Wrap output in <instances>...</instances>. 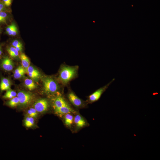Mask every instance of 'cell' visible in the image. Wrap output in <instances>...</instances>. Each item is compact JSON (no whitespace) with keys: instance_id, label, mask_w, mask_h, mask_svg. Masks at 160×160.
<instances>
[{"instance_id":"6da1fadb","label":"cell","mask_w":160,"mask_h":160,"mask_svg":"<svg viewBox=\"0 0 160 160\" xmlns=\"http://www.w3.org/2000/svg\"><path fill=\"white\" fill-rule=\"evenodd\" d=\"M77 71L75 67L63 66L60 70L59 78L63 83L66 84L75 77Z\"/></svg>"},{"instance_id":"7a4b0ae2","label":"cell","mask_w":160,"mask_h":160,"mask_svg":"<svg viewBox=\"0 0 160 160\" xmlns=\"http://www.w3.org/2000/svg\"><path fill=\"white\" fill-rule=\"evenodd\" d=\"M44 90L47 94L54 93L58 90L59 87L56 81L52 78L46 77L42 79Z\"/></svg>"},{"instance_id":"3957f363","label":"cell","mask_w":160,"mask_h":160,"mask_svg":"<svg viewBox=\"0 0 160 160\" xmlns=\"http://www.w3.org/2000/svg\"><path fill=\"white\" fill-rule=\"evenodd\" d=\"M115 79L113 78L107 84L97 89L90 95L88 97L89 102L93 103L98 101L103 94L105 91L112 82L115 80Z\"/></svg>"},{"instance_id":"277c9868","label":"cell","mask_w":160,"mask_h":160,"mask_svg":"<svg viewBox=\"0 0 160 160\" xmlns=\"http://www.w3.org/2000/svg\"><path fill=\"white\" fill-rule=\"evenodd\" d=\"M19 101V104L25 106L30 104L33 99V96L31 93L24 91H20L17 95Z\"/></svg>"},{"instance_id":"5b68a950","label":"cell","mask_w":160,"mask_h":160,"mask_svg":"<svg viewBox=\"0 0 160 160\" xmlns=\"http://www.w3.org/2000/svg\"><path fill=\"white\" fill-rule=\"evenodd\" d=\"M49 107L48 100L44 98L37 100L34 105V108L37 112H44L47 110Z\"/></svg>"},{"instance_id":"8992f818","label":"cell","mask_w":160,"mask_h":160,"mask_svg":"<svg viewBox=\"0 0 160 160\" xmlns=\"http://www.w3.org/2000/svg\"><path fill=\"white\" fill-rule=\"evenodd\" d=\"M1 68L6 71H11L14 68V64L12 60L7 57L3 58L0 63Z\"/></svg>"},{"instance_id":"52a82bcc","label":"cell","mask_w":160,"mask_h":160,"mask_svg":"<svg viewBox=\"0 0 160 160\" xmlns=\"http://www.w3.org/2000/svg\"><path fill=\"white\" fill-rule=\"evenodd\" d=\"M68 97L71 103L75 106L79 107L82 105V101L73 92H70L68 93Z\"/></svg>"},{"instance_id":"ba28073f","label":"cell","mask_w":160,"mask_h":160,"mask_svg":"<svg viewBox=\"0 0 160 160\" xmlns=\"http://www.w3.org/2000/svg\"><path fill=\"white\" fill-rule=\"evenodd\" d=\"M55 110L56 113L60 116L64 115L67 113H73L74 112V111L68 105L63 106Z\"/></svg>"},{"instance_id":"9c48e42d","label":"cell","mask_w":160,"mask_h":160,"mask_svg":"<svg viewBox=\"0 0 160 160\" xmlns=\"http://www.w3.org/2000/svg\"><path fill=\"white\" fill-rule=\"evenodd\" d=\"M53 105L55 110L68 104L63 97L58 96L55 99Z\"/></svg>"},{"instance_id":"30bf717a","label":"cell","mask_w":160,"mask_h":160,"mask_svg":"<svg viewBox=\"0 0 160 160\" xmlns=\"http://www.w3.org/2000/svg\"><path fill=\"white\" fill-rule=\"evenodd\" d=\"M11 86V82L9 79L4 77L1 78L0 83L1 91H7L10 89Z\"/></svg>"},{"instance_id":"8fae6325","label":"cell","mask_w":160,"mask_h":160,"mask_svg":"<svg viewBox=\"0 0 160 160\" xmlns=\"http://www.w3.org/2000/svg\"><path fill=\"white\" fill-rule=\"evenodd\" d=\"M73 121L76 127L78 128H82L86 124L85 119L79 114H77L75 116Z\"/></svg>"},{"instance_id":"7c38bea8","label":"cell","mask_w":160,"mask_h":160,"mask_svg":"<svg viewBox=\"0 0 160 160\" xmlns=\"http://www.w3.org/2000/svg\"><path fill=\"white\" fill-rule=\"evenodd\" d=\"M22 66L25 69L26 72L28 67L30 66V62L29 58L24 53H22L20 56Z\"/></svg>"},{"instance_id":"4fadbf2b","label":"cell","mask_w":160,"mask_h":160,"mask_svg":"<svg viewBox=\"0 0 160 160\" xmlns=\"http://www.w3.org/2000/svg\"><path fill=\"white\" fill-rule=\"evenodd\" d=\"M26 73L23 67L21 65L18 66L15 71L14 76L16 79H19L21 78Z\"/></svg>"},{"instance_id":"5bb4252c","label":"cell","mask_w":160,"mask_h":160,"mask_svg":"<svg viewBox=\"0 0 160 160\" xmlns=\"http://www.w3.org/2000/svg\"><path fill=\"white\" fill-rule=\"evenodd\" d=\"M24 82L25 87L30 90H33L37 87L36 84L31 79L26 78Z\"/></svg>"},{"instance_id":"9a60e30c","label":"cell","mask_w":160,"mask_h":160,"mask_svg":"<svg viewBox=\"0 0 160 160\" xmlns=\"http://www.w3.org/2000/svg\"><path fill=\"white\" fill-rule=\"evenodd\" d=\"M71 113H67L64 115L65 124L68 127L71 126L73 121L74 118Z\"/></svg>"},{"instance_id":"2e32d148","label":"cell","mask_w":160,"mask_h":160,"mask_svg":"<svg viewBox=\"0 0 160 160\" xmlns=\"http://www.w3.org/2000/svg\"><path fill=\"white\" fill-rule=\"evenodd\" d=\"M7 51L10 56L13 58H16L19 56V52L14 47H10L7 49Z\"/></svg>"},{"instance_id":"e0dca14e","label":"cell","mask_w":160,"mask_h":160,"mask_svg":"<svg viewBox=\"0 0 160 160\" xmlns=\"http://www.w3.org/2000/svg\"><path fill=\"white\" fill-rule=\"evenodd\" d=\"M16 92L9 89L7 90L2 97L4 99H11L16 97L17 95Z\"/></svg>"},{"instance_id":"ac0fdd59","label":"cell","mask_w":160,"mask_h":160,"mask_svg":"<svg viewBox=\"0 0 160 160\" xmlns=\"http://www.w3.org/2000/svg\"><path fill=\"white\" fill-rule=\"evenodd\" d=\"M19 104V101L17 97H15L11 99L6 103L7 105L12 107L16 106Z\"/></svg>"},{"instance_id":"d6986e66","label":"cell","mask_w":160,"mask_h":160,"mask_svg":"<svg viewBox=\"0 0 160 160\" xmlns=\"http://www.w3.org/2000/svg\"><path fill=\"white\" fill-rule=\"evenodd\" d=\"M26 73L37 75L40 76V74L39 71L33 66H30L28 67Z\"/></svg>"},{"instance_id":"ffe728a7","label":"cell","mask_w":160,"mask_h":160,"mask_svg":"<svg viewBox=\"0 0 160 160\" xmlns=\"http://www.w3.org/2000/svg\"><path fill=\"white\" fill-rule=\"evenodd\" d=\"M34 124L33 118L29 116L27 117L25 121V125L28 127H31L33 126Z\"/></svg>"},{"instance_id":"44dd1931","label":"cell","mask_w":160,"mask_h":160,"mask_svg":"<svg viewBox=\"0 0 160 160\" xmlns=\"http://www.w3.org/2000/svg\"><path fill=\"white\" fill-rule=\"evenodd\" d=\"M37 112L34 108H31L28 111V114L29 116L35 118L37 115Z\"/></svg>"},{"instance_id":"7402d4cb","label":"cell","mask_w":160,"mask_h":160,"mask_svg":"<svg viewBox=\"0 0 160 160\" xmlns=\"http://www.w3.org/2000/svg\"><path fill=\"white\" fill-rule=\"evenodd\" d=\"M12 46L14 47H23L22 43L18 40H15L12 43Z\"/></svg>"},{"instance_id":"603a6c76","label":"cell","mask_w":160,"mask_h":160,"mask_svg":"<svg viewBox=\"0 0 160 160\" xmlns=\"http://www.w3.org/2000/svg\"><path fill=\"white\" fill-rule=\"evenodd\" d=\"M0 15L2 18L4 23H6L7 18V15L6 12L4 11L0 12Z\"/></svg>"},{"instance_id":"cb8c5ba5","label":"cell","mask_w":160,"mask_h":160,"mask_svg":"<svg viewBox=\"0 0 160 160\" xmlns=\"http://www.w3.org/2000/svg\"><path fill=\"white\" fill-rule=\"evenodd\" d=\"M2 2L6 7L10 6L12 3V0H2Z\"/></svg>"},{"instance_id":"d4e9b609","label":"cell","mask_w":160,"mask_h":160,"mask_svg":"<svg viewBox=\"0 0 160 160\" xmlns=\"http://www.w3.org/2000/svg\"><path fill=\"white\" fill-rule=\"evenodd\" d=\"M16 25L13 23L11 25L8 26L6 28V31L7 33L12 29Z\"/></svg>"},{"instance_id":"484cf974","label":"cell","mask_w":160,"mask_h":160,"mask_svg":"<svg viewBox=\"0 0 160 160\" xmlns=\"http://www.w3.org/2000/svg\"><path fill=\"white\" fill-rule=\"evenodd\" d=\"M17 33L18 29L16 26L13 30L12 36H16L17 34Z\"/></svg>"},{"instance_id":"4316f807","label":"cell","mask_w":160,"mask_h":160,"mask_svg":"<svg viewBox=\"0 0 160 160\" xmlns=\"http://www.w3.org/2000/svg\"><path fill=\"white\" fill-rule=\"evenodd\" d=\"M17 51L19 52H21L23 50V47H15Z\"/></svg>"},{"instance_id":"83f0119b","label":"cell","mask_w":160,"mask_h":160,"mask_svg":"<svg viewBox=\"0 0 160 160\" xmlns=\"http://www.w3.org/2000/svg\"><path fill=\"white\" fill-rule=\"evenodd\" d=\"M4 23V21L3 20L2 18L0 15V23Z\"/></svg>"},{"instance_id":"f1b7e54d","label":"cell","mask_w":160,"mask_h":160,"mask_svg":"<svg viewBox=\"0 0 160 160\" xmlns=\"http://www.w3.org/2000/svg\"><path fill=\"white\" fill-rule=\"evenodd\" d=\"M2 54V51L1 47V46H0V57L1 56Z\"/></svg>"},{"instance_id":"f546056e","label":"cell","mask_w":160,"mask_h":160,"mask_svg":"<svg viewBox=\"0 0 160 160\" xmlns=\"http://www.w3.org/2000/svg\"><path fill=\"white\" fill-rule=\"evenodd\" d=\"M0 32H1V31H0Z\"/></svg>"},{"instance_id":"4dcf8cb0","label":"cell","mask_w":160,"mask_h":160,"mask_svg":"<svg viewBox=\"0 0 160 160\" xmlns=\"http://www.w3.org/2000/svg\"><path fill=\"white\" fill-rule=\"evenodd\" d=\"M1 11L0 10V12H1Z\"/></svg>"},{"instance_id":"1f68e13d","label":"cell","mask_w":160,"mask_h":160,"mask_svg":"<svg viewBox=\"0 0 160 160\" xmlns=\"http://www.w3.org/2000/svg\"><path fill=\"white\" fill-rule=\"evenodd\" d=\"M1 1V0H0V1Z\"/></svg>"}]
</instances>
